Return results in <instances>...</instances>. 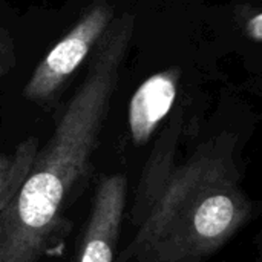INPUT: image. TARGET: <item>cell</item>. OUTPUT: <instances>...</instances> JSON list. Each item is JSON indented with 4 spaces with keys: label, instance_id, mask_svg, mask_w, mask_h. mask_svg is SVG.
I'll use <instances>...</instances> for the list:
<instances>
[{
    "label": "cell",
    "instance_id": "1",
    "mask_svg": "<svg viewBox=\"0 0 262 262\" xmlns=\"http://www.w3.org/2000/svg\"><path fill=\"white\" fill-rule=\"evenodd\" d=\"M181 121L161 134L146 169L141 221L115 262H201L218 252L252 218V201L235 161L236 135L223 132L173 164Z\"/></svg>",
    "mask_w": 262,
    "mask_h": 262
},
{
    "label": "cell",
    "instance_id": "2",
    "mask_svg": "<svg viewBox=\"0 0 262 262\" xmlns=\"http://www.w3.org/2000/svg\"><path fill=\"white\" fill-rule=\"evenodd\" d=\"M130 32L112 26L57 127L38 149L15 198L0 212V262H40L61 229L66 201L86 175L129 52Z\"/></svg>",
    "mask_w": 262,
    "mask_h": 262
},
{
    "label": "cell",
    "instance_id": "4",
    "mask_svg": "<svg viewBox=\"0 0 262 262\" xmlns=\"http://www.w3.org/2000/svg\"><path fill=\"white\" fill-rule=\"evenodd\" d=\"M126 193L127 181L121 173L100 181L75 262H115Z\"/></svg>",
    "mask_w": 262,
    "mask_h": 262
},
{
    "label": "cell",
    "instance_id": "6",
    "mask_svg": "<svg viewBox=\"0 0 262 262\" xmlns=\"http://www.w3.org/2000/svg\"><path fill=\"white\" fill-rule=\"evenodd\" d=\"M38 152V140L31 137L11 154H0V212L15 198Z\"/></svg>",
    "mask_w": 262,
    "mask_h": 262
},
{
    "label": "cell",
    "instance_id": "3",
    "mask_svg": "<svg viewBox=\"0 0 262 262\" xmlns=\"http://www.w3.org/2000/svg\"><path fill=\"white\" fill-rule=\"evenodd\" d=\"M114 18L115 12L106 2L92 5L37 64L25 86V98L34 103L51 100L61 84L88 58Z\"/></svg>",
    "mask_w": 262,
    "mask_h": 262
},
{
    "label": "cell",
    "instance_id": "5",
    "mask_svg": "<svg viewBox=\"0 0 262 262\" xmlns=\"http://www.w3.org/2000/svg\"><path fill=\"white\" fill-rule=\"evenodd\" d=\"M180 69L172 68L149 77L132 95L129 104V130L137 146H143L154 135L158 124L172 109L177 92Z\"/></svg>",
    "mask_w": 262,
    "mask_h": 262
},
{
    "label": "cell",
    "instance_id": "7",
    "mask_svg": "<svg viewBox=\"0 0 262 262\" xmlns=\"http://www.w3.org/2000/svg\"><path fill=\"white\" fill-rule=\"evenodd\" d=\"M243 12V26L246 31V35L255 41V43H261L262 41V12L256 8H246V11Z\"/></svg>",
    "mask_w": 262,
    "mask_h": 262
}]
</instances>
